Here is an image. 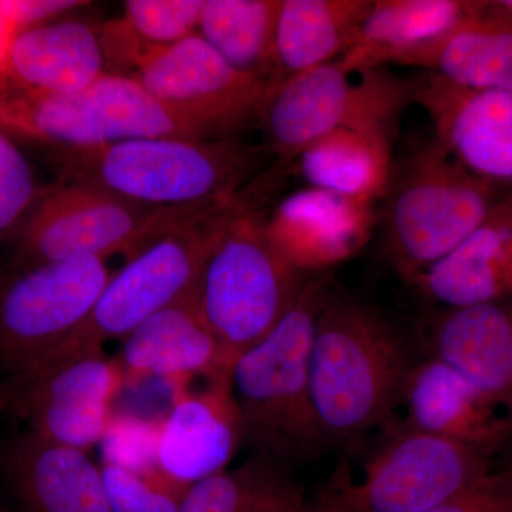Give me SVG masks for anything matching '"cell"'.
I'll return each instance as SVG.
<instances>
[{"mask_svg":"<svg viewBox=\"0 0 512 512\" xmlns=\"http://www.w3.org/2000/svg\"><path fill=\"white\" fill-rule=\"evenodd\" d=\"M124 379L116 357L104 350L64 357L10 376L2 390L26 431L60 446L87 451L106 437Z\"/></svg>","mask_w":512,"mask_h":512,"instance_id":"obj_12","label":"cell"},{"mask_svg":"<svg viewBox=\"0 0 512 512\" xmlns=\"http://www.w3.org/2000/svg\"><path fill=\"white\" fill-rule=\"evenodd\" d=\"M133 77L205 138H229L259 120L272 90L231 66L198 33L151 56Z\"/></svg>","mask_w":512,"mask_h":512,"instance_id":"obj_13","label":"cell"},{"mask_svg":"<svg viewBox=\"0 0 512 512\" xmlns=\"http://www.w3.org/2000/svg\"><path fill=\"white\" fill-rule=\"evenodd\" d=\"M238 201L180 222L128 258L111 274L82 325L37 366L104 350L111 340L126 339L151 316L194 291L218 222Z\"/></svg>","mask_w":512,"mask_h":512,"instance_id":"obj_9","label":"cell"},{"mask_svg":"<svg viewBox=\"0 0 512 512\" xmlns=\"http://www.w3.org/2000/svg\"><path fill=\"white\" fill-rule=\"evenodd\" d=\"M375 0H282L275 84L336 62L352 47Z\"/></svg>","mask_w":512,"mask_h":512,"instance_id":"obj_24","label":"cell"},{"mask_svg":"<svg viewBox=\"0 0 512 512\" xmlns=\"http://www.w3.org/2000/svg\"><path fill=\"white\" fill-rule=\"evenodd\" d=\"M360 480L340 481L319 504L336 512H430L493 470V457L476 448L413 429L383 427Z\"/></svg>","mask_w":512,"mask_h":512,"instance_id":"obj_10","label":"cell"},{"mask_svg":"<svg viewBox=\"0 0 512 512\" xmlns=\"http://www.w3.org/2000/svg\"><path fill=\"white\" fill-rule=\"evenodd\" d=\"M6 72L13 82L37 92H83L107 73L100 32L77 19L22 30Z\"/></svg>","mask_w":512,"mask_h":512,"instance_id":"obj_22","label":"cell"},{"mask_svg":"<svg viewBox=\"0 0 512 512\" xmlns=\"http://www.w3.org/2000/svg\"><path fill=\"white\" fill-rule=\"evenodd\" d=\"M111 274L103 259L13 269L0 284V366L18 376L42 363L86 320Z\"/></svg>","mask_w":512,"mask_h":512,"instance_id":"obj_11","label":"cell"},{"mask_svg":"<svg viewBox=\"0 0 512 512\" xmlns=\"http://www.w3.org/2000/svg\"><path fill=\"white\" fill-rule=\"evenodd\" d=\"M302 275L269 237L258 211L239 200L225 212L195 296L229 367L281 322L306 282Z\"/></svg>","mask_w":512,"mask_h":512,"instance_id":"obj_4","label":"cell"},{"mask_svg":"<svg viewBox=\"0 0 512 512\" xmlns=\"http://www.w3.org/2000/svg\"><path fill=\"white\" fill-rule=\"evenodd\" d=\"M332 288L329 275L306 281L281 322L231 367L245 446L286 467L330 448L313 407L309 363L316 322Z\"/></svg>","mask_w":512,"mask_h":512,"instance_id":"obj_2","label":"cell"},{"mask_svg":"<svg viewBox=\"0 0 512 512\" xmlns=\"http://www.w3.org/2000/svg\"><path fill=\"white\" fill-rule=\"evenodd\" d=\"M124 379L205 382L231 376L220 345L202 318L194 291L151 316L126 339L116 356Z\"/></svg>","mask_w":512,"mask_h":512,"instance_id":"obj_20","label":"cell"},{"mask_svg":"<svg viewBox=\"0 0 512 512\" xmlns=\"http://www.w3.org/2000/svg\"><path fill=\"white\" fill-rule=\"evenodd\" d=\"M0 128L50 148L103 146L148 137H202L178 119L134 77L106 73L79 93L26 89L0 77Z\"/></svg>","mask_w":512,"mask_h":512,"instance_id":"obj_7","label":"cell"},{"mask_svg":"<svg viewBox=\"0 0 512 512\" xmlns=\"http://www.w3.org/2000/svg\"><path fill=\"white\" fill-rule=\"evenodd\" d=\"M221 205L148 207L62 181L39 191L13 232V269L73 259L107 261L113 255L128 259L180 222Z\"/></svg>","mask_w":512,"mask_h":512,"instance_id":"obj_6","label":"cell"},{"mask_svg":"<svg viewBox=\"0 0 512 512\" xmlns=\"http://www.w3.org/2000/svg\"><path fill=\"white\" fill-rule=\"evenodd\" d=\"M39 191L28 158L0 128V241L15 232Z\"/></svg>","mask_w":512,"mask_h":512,"instance_id":"obj_30","label":"cell"},{"mask_svg":"<svg viewBox=\"0 0 512 512\" xmlns=\"http://www.w3.org/2000/svg\"><path fill=\"white\" fill-rule=\"evenodd\" d=\"M403 423L494 457L512 444V413L446 363L414 360L404 380Z\"/></svg>","mask_w":512,"mask_h":512,"instance_id":"obj_16","label":"cell"},{"mask_svg":"<svg viewBox=\"0 0 512 512\" xmlns=\"http://www.w3.org/2000/svg\"><path fill=\"white\" fill-rule=\"evenodd\" d=\"M430 512H512V464L493 468Z\"/></svg>","mask_w":512,"mask_h":512,"instance_id":"obj_31","label":"cell"},{"mask_svg":"<svg viewBox=\"0 0 512 512\" xmlns=\"http://www.w3.org/2000/svg\"><path fill=\"white\" fill-rule=\"evenodd\" d=\"M471 6L473 0H375L352 47L336 62L349 72L390 67L446 32Z\"/></svg>","mask_w":512,"mask_h":512,"instance_id":"obj_26","label":"cell"},{"mask_svg":"<svg viewBox=\"0 0 512 512\" xmlns=\"http://www.w3.org/2000/svg\"><path fill=\"white\" fill-rule=\"evenodd\" d=\"M413 362L392 320L332 288L316 322L309 363L313 407L330 447L393 420Z\"/></svg>","mask_w":512,"mask_h":512,"instance_id":"obj_1","label":"cell"},{"mask_svg":"<svg viewBox=\"0 0 512 512\" xmlns=\"http://www.w3.org/2000/svg\"><path fill=\"white\" fill-rule=\"evenodd\" d=\"M282 0H205L198 35L239 72L274 87Z\"/></svg>","mask_w":512,"mask_h":512,"instance_id":"obj_28","label":"cell"},{"mask_svg":"<svg viewBox=\"0 0 512 512\" xmlns=\"http://www.w3.org/2000/svg\"><path fill=\"white\" fill-rule=\"evenodd\" d=\"M0 466L23 512H111L101 466L87 451L25 431L0 451Z\"/></svg>","mask_w":512,"mask_h":512,"instance_id":"obj_19","label":"cell"},{"mask_svg":"<svg viewBox=\"0 0 512 512\" xmlns=\"http://www.w3.org/2000/svg\"><path fill=\"white\" fill-rule=\"evenodd\" d=\"M5 409V400H3L2 390H0V410Z\"/></svg>","mask_w":512,"mask_h":512,"instance_id":"obj_36","label":"cell"},{"mask_svg":"<svg viewBox=\"0 0 512 512\" xmlns=\"http://www.w3.org/2000/svg\"><path fill=\"white\" fill-rule=\"evenodd\" d=\"M426 356L446 363L512 413V298L437 308L421 326Z\"/></svg>","mask_w":512,"mask_h":512,"instance_id":"obj_18","label":"cell"},{"mask_svg":"<svg viewBox=\"0 0 512 512\" xmlns=\"http://www.w3.org/2000/svg\"><path fill=\"white\" fill-rule=\"evenodd\" d=\"M437 308H466L512 298V191L456 248L413 279Z\"/></svg>","mask_w":512,"mask_h":512,"instance_id":"obj_21","label":"cell"},{"mask_svg":"<svg viewBox=\"0 0 512 512\" xmlns=\"http://www.w3.org/2000/svg\"><path fill=\"white\" fill-rule=\"evenodd\" d=\"M414 104L433 136L474 173L512 185V92L470 90L434 74L416 77Z\"/></svg>","mask_w":512,"mask_h":512,"instance_id":"obj_14","label":"cell"},{"mask_svg":"<svg viewBox=\"0 0 512 512\" xmlns=\"http://www.w3.org/2000/svg\"><path fill=\"white\" fill-rule=\"evenodd\" d=\"M416 79L390 67L349 72L338 62L295 74L272 87L261 111L266 146L291 160L332 131L372 130L396 134L414 104Z\"/></svg>","mask_w":512,"mask_h":512,"instance_id":"obj_8","label":"cell"},{"mask_svg":"<svg viewBox=\"0 0 512 512\" xmlns=\"http://www.w3.org/2000/svg\"><path fill=\"white\" fill-rule=\"evenodd\" d=\"M101 473L111 512H180L190 488L165 477L157 467L134 470L103 461Z\"/></svg>","mask_w":512,"mask_h":512,"instance_id":"obj_29","label":"cell"},{"mask_svg":"<svg viewBox=\"0 0 512 512\" xmlns=\"http://www.w3.org/2000/svg\"><path fill=\"white\" fill-rule=\"evenodd\" d=\"M458 87L512 92V32L481 16L480 0L446 32L397 57Z\"/></svg>","mask_w":512,"mask_h":512,"instance_id":"obj_23","label":"cell"},{"mask_svg":"<svg viewBox=\"0 0 512 512\" xmlns=\"http://www.w3.org/2000/svg\"><path fill=\"white\" fill-rule=\"evenodd\" d=\"M305 491L284 464L252 454L192 484L180 512H308Z\"/></svg>","mask_w":512,"mask_h":512,"instance_id":"obj_27","label":"cell"},{"mask_svg":"<svg viewBox=\"0 0 512 512\" xmlns=\"http://www.w3.org/2000/svg\"><path fill=\"white\" fill-rule=\"evenodd\" d=\"M375 205L305 187L265 218L269 237L299 272L320 271L356 255L372 237Z\"/></svg>","mask_w":512,"mask_h":512,"instance_id":"obj_17","label":"cell"},{"mask_svg":"<svg viewBox=\"0 0 512 512\" xmlns=\"http://www.w3.org/2000/svg\"><path fill=\"white\" fill-rule=\"evenodd\" d=\"M6 15L20 30L35 28L62 18L70 10L89 5L80 0H0Z\"/></svg>","mask_w":512,"mask_h":512,"instance_id":"obj_32","label":"cell"},{"mask_svg":"<svg viewBox=\"0 0 512 512\" xmlns=\"http://www.w3.org/2000/svg\"><path fill=\"white\" fill-rule=\"evenodd\" d=\"M308 512H336L333 511L332 508L326 507V505L318 504V505H311V510Z\"/></svg>","mask_w":512,"mask_h":512,"instance_id":"obj_35","label":"cell"},{"mask_svg":"<svg viewBox=\"0 0 512 512\" xmlns=\"http://www.w3.org/2000/svg\"><path fill=\"white\" fill-rule=\"evenodd\" d=\"M503 187L460 163L434 136L394 164L380 224L397 274L412 284L456 248L507 194Z\"/></svg>","mask_w":512,"mask_h":512,"instance_id":"obj_5","label":"cell"},{"mask_svg":"<svg viewBox=\"0 0 512 512\" xmlns=\"http://www.w3.org/2000/svg\"><path fill=\"white\" fill-rule=\"evenodd\" d=\"M52 153L63 181L158 208L238 200L262 165L259 151L234 137L133 138Z\"/></svg>","mask_w":512,"mask_h":512,"instance_id":"obj_3","label":"cell"},{"mask_svg":"<svg viewBox=\"0 0 512 512\" xmlns=\"http://www.w3.org/2000/svg\"><path fill=\"white\" fill-rule=\"evenodd\" d=\"M393 138L382 131H332L296 157L299 173L306 187L375 205L392 181Z\"/></svg>","mask_w":512,"mask_h":512,"instance_id":"obj_25","label":"cell"},{"mask_svg":"<svg viewBox=\"0 0 512 512\" xmlns=\"http://www.w3.org/2000/svg\"><path fill=\"white\" fill-rule=\"evenodd\" d=\"M20 32L22 30L6 15L2 8V2H0V77L8 76L6 70H8L10 49Z\"/></svg>","mask_w":512,"mask_h":512,"instance_id":"obj_33","label":"cell"},{"mask_svg":"<svg viewBox=\"0 0 512 512\" xmlns=\"http://www.w3.org/2000/svg\"><path fill=\"white\" fill-rule=\"evenodd\" d=\"M480 13L494 25L512 32V0H480Z\"/></svg>","mask_w":512,"mask_h":512,"instance_id":"obj_34","label":"cell"},{"mask_svg":"<svg viewBox=\"0 0 512 512\" xmlns=\"http://www.w3.org/2000/svg\"><path fill=\"white\" fill-rule=\"evenodd\" d=\"M245 446L244 429L232 394L231 376L175 396L156 439V467L165 477L191 487L231 466Z\"/></svg>","mask_w":512,"mask_h":512,"instance_id":"obj_15","label":"cell"}]
</instances>
